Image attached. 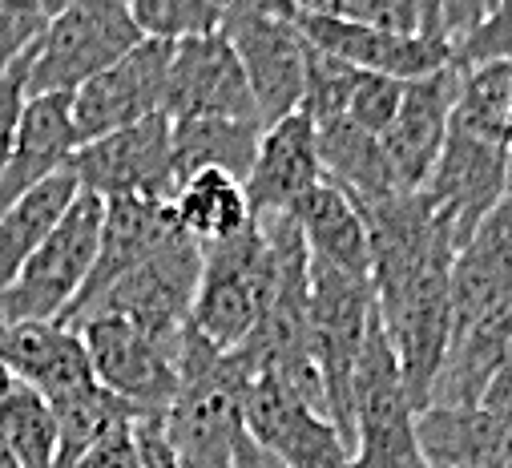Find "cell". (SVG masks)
<instances>
[{
  "instance_id": "obj_1",
  "label": "cell",
  "mask_w": 512,
  "mask_h": 468,
  "mask_svg": "<svg viewBox=\"0 0 512 468\" xmlns=\"http://www.w3.org/2000/svg\"><path fill=\"white\" fill-rule=\"evenodd\" d=\"M246 372L230 351H218L186 327L178 347V396L162 416L166 440L186 468H234L246 436Z\"/></svg>"
},
{
  "instance_id": "obj_2",
  "label": "cell",
  "mask_w": 512,
  "mask_h": 468,
  "mask_svg": "<svg viewBox=\"0 0 512 468\" xmlns=\"http://www.w3.org/2000/svg\"><path fill=\"white\" fill-rule=\"evenodd\" d=\"M279 291V255L263 222H250L242 234L206 247L202 279L190 307V331H198L218 351L242 347L263 323Z\"/></svg>"
},
{
  "instance_id": "obj_3",
  "label": "cell",
  "mask_w": 512,
  "mask_h": 468,
  "mask_svg": "<svg viewBox=\"0 0 512 468\" xmlns=\"http://www.w3.org/2000/svg\"><path fill=\"white\" fill-rule=\"evenodd\" d=\"M105 198L77 190L49 239L25 263L17 283L0 295V327L5 323H61L77 303L101 247Z\"/></svg>"
},
{
  "instance_id": "obj_4",
  "label": "cell",
  "mask_w": 512,
  "mask_h": 468,
  "mask_svg": "<svg viewBox=\"0 0 512 468\" xmlns=\"http://www.w3.org/2000/svg\"><path fill=\"white\" fill-rule=\"evenodd\" d=\"M375 319V287L367 275L311 259V356L323 376L327 412L355 448V368Z\"/></svg>"
},
{
  "instance_id": "obj_5",
  "label": "cell",
  "mask_w": 512,
  "mask_h": 468,
  "mask_svg": "<svg viewBox=\"0 0 512 468\" xmlns=\"http://www.w3.org/2000/svg\"><path fill=\"white\" fill-rule=\"evenodd\" d=\"M291 13L295 9L287 0H238L222 25V37L234 45V53L246 69L263 130L299 113L303 93H307L311 45L299 33Z\"/></svg>"
},
{
  "instance_id": "obj_6",
  "label": "cell",
  "mask_w": 512,
  "mask_h": 468,
  "mask_svg": "<svg viewBox=\"0 0 512 468\" xmlns=\"http://www.w3.org/2000/svg\"><path fill=\"white\" fill-rule=\"evenodd\" d=\"M146 41L134 21L130 0H77L73 9L57 13L45 37L33 49L29 97L41 93H77L85 81L117 65Z\"/></svg>"
},
{
  "instance_id": "obj_7",
  "label": "cell",
  "mask_w": 512,
  "mask_h": 468,
  "mask_svg": "<svg viewBox=\"0 0 512 468\" xmlns=\"http://www.w3.org/2000/svg\"><path fill=\"white\" fill-rule=\"evenodd\" d=\"M101 388L134 404L142 416H166L178 396V343H162L138 323L97 311L77 323Z\"/></svg>"
},
{
  "instance_id": "obj_8",
  "label": "cell",
  "mask_w": 512,
  "mask_h": 468,
  "mask_svg": "<svg viewBox=\"0 0 512 468\" xmlns=\"http://www.w3.org/2000/svg\"><path fill=\"white\" fill-rule=\"evenodd\" d=\"M202 255H206V247L198 239H190L182 226H174L89 315L113 311V315H125L130 323H138L142 331H150L162 343H178L190 327V307H194V291L202 279Z\"/></svg>"
},
{
  "instance_id": "obj_9",
  "label": "cell",
  "mask_w": 512,
  "mask_h": 468,
  "mask_svg": "<svg viewBox=\"0 0 512 468\" xmlns=\"http://www.w3.org/2000/svg\"><path fill=\"white\" fill-rule=\"evenodd\" d=\"M69 174L81 190L97 198H146V202H174L178 174H174V122L154 113L138 126H125L97 142H85Z\"/></svg>"
},
{
  "instance_id": "obj_10",
  "label": "cell",
  "mask_w": 512,
  "mask_h": 468,
  "mask_svg": "<svg viewBox=\"0 0 512 468\" xmlns=\"http://www.w3.org/2000/svg\"><path fill=\"white\" fill-rule=\"evenodd\" d=\"M246 432L283 460V468H351L339 424L279 376H254L246 388Z\"/></svg>"
},
{
  "instance_id": "obj_11",
  "label": "cell",
  "mask_w": 512,
  "mask_h": 468,
  "mask_svg": "<svg viewBox=\"0 0 512 468\" xmlns=\"http://www.w3.org/2000/svg\"><path fill=\"white\" fill-rule=\"evenodd\" d=\"M174 41L146 37L134 53H125L117 65L97 73L73 93V117L81 146L125 126H138L154 113H166V85H170Z\"/></svg>"
},
{
  "instance_id": "obj_12",
  "label": "cell",
  "mask_w": 512,
  "mask_h": 468,
  "mask_svg": "<svg viewBox=\"0 0 512 468\" xmlns=\"http://www.w3.org/2000/svg\"><path fill=\"white\" fill-rule=\"evenodd\" d=\"M508 186H512V158L492 142L476 138L472 130H464L460 122H452L444 154L420 194L448 222L460 251L480 230V222L504 202Z\"/></svg>"
},
{
  "instance_id": "obj_13",
  "label": "cell",
  "mask_w": 512,
  "mask_h": 468,
  "mask_svg": "<svg viewBox=\"0 0 512 468\" xmlns=\"http://www.w3.org/2000/svg\"><path fill=\"white\" fill-rule=\"evenodd\" d=\"M291 17L311 49L351 69H363V73H383L396 81H424L456 61L452 41L444 37L392 33V29H375L351 17H303V13H291Z\"/></svg>"
},
{
  "instance_id": "obj_14",
  "label": "cell",
  "mask_w": 512,
  "mask_h": 468,
  "mask_svg": "<svg viewBox=\"0 0 512 468\" xmlns=\"http://www.w3.org/2000/svg\"><path fill=\"white\" fill-rule=\"evenodd\" d=\"M166 117L170 122H194V117L263 122L254 93H250V81H246V69L222 33L174 41Z\"/></svg>"
},
{
  "instance_id": "obj_15",
  "label": "cell",
  "mask_w": 512,
  "mask_h": 468,
  "mask_svg": "<svg viewBox=\"0 0 512 468\" xmlns=\"http://www.w3.org/2000/svg\"><path fill=\"white\" fill-rule=\"evenodd\" d=\"M456 97H460V65L452 61L448 69L424 77V81H408L404 89V105L396 113L392 130L383 134V150H388L396 178L408 194H420L444 154L448 130H452V113H456Z\"/></svg>"
},
{
  "instance_id": "obj_16",
  "label": "cell",
  "mask_w": 512,
  "mask_h": 468,
  "mask_svg": "<svg viewBox=\"0 0 512 468\" xmlns=\"http://www.w3.org/2000/svg\"><path fill=\"white\" fill-rule=\"evenodd\" d=\"M323 178L327 170L319 154V130L303 109L267 126L259 154H254V166H250V178H246L254 222L271 214H291V206L303 194H311Z\"/></svg>"
},
{
  "instance_id": "obj_17",
  "label": "cell",
  "mask_w": 512,
  "mask_h": 468,
  "mask_svg": "<svg viewBox=\"0 0 512 468\" xmlns=\"http://www.w3.org/2000/svg\"><path fill=\"white\" fill-rule=\"evenodd\" d=\"M174 210L166 202H146V198H109L105 202V226H101V247H97V263L77 295V303L69 307V315L61 319L65 327H77L125 275H130L166 234L174 230Z\"/></svg>"
},
{
  "instance_id": "obj_18",
  "label": "cell",
  "mask_w": 512,
  "mask_h": 468,
  "mask_svg": "<svg viewBox=\"0 0 512 468\" xmlns=\"http://www.w3.org/2000/svg\"><path fill=\"white\" fill-rule=\"evenodd\" d=\"M77 150H81V134H77V117H73V93L29 97L9 170L0 178V214L13 202H21L29 190H37L41 182H49L53 174L69 170Z\"/></svg>"
},
{
  "instance_id": "obj_19",
  "label": "cell",
  "mask_w": 512,
  "mask_h": 468,
  "mask_svg": "<svg viewBox=\"0 0 512 468\" xmlns=\"http://www.w3.org/2000/svg\"><path fill=\"white\" fill-rule=\"evenodd\" d=\"M512 299V186L504 202L480 222V230L456 251L452 267V315L456 331L484 319L492 307Z\"/></svg>"
},
{
  "instance_id": "obj_20",
  "label": "cell",
  "mask_w": 512,
  "mask_h": 468,
  "mask_svg": "<svg viewBox=\"0 0 512 468\" xmlns=\"http://www.w3.org/2000/svg\"><path fill=\"white\" fill-rule=\"evenodd\" d=\"M0 360L13 376L49 400L97 384L89 351L77 327L65 323H5L0 327Z\"/></svg>"
},
{
  "instance_id": "obj_21",
  "label": "cell",
  "mask_w": 512,
  "mask_h": 468,
  "mask_svg": "<svg viewBox=\"0 0 512 468\" xmlns=\"http://www.w3.org/2000/svg\"><path fill=\"white\" fill-rule=\"evenodd\" d=\"M428 468H512V424L488 408L432 404L416 416Z\"/></svg>"
},
{
  "instance_id": "obj_22",
  "label": "cell",
  "mask_w": 512,
  "mask_h": 468,
  "mask_svg": "<svg viewBox=\"0 0 512 468\" xmlns=\"http://www.w3.org/2000/svg\"><path fill=\"white\" fill-rule=\"evenodd\" d=\"M504 364H512V299H504L484 319H476L472 327L452 335L448 360H444L436 388H432V404L476 408L484 400L492 376Z\"/></svg>"
},
{
  "instance_id": "obj_23",
  "label": "cell",
  "mask_w": 512,
  "mask_h": 468,
  "mask_svg": "<svg viewBox=\"0 0 512 468\" xmlns=\"http://www.w3.org/2000/svg\"><path fill=\"white\" fill-rule=\"evenodd\" d=\"M291 218L299 222L311 259H323L339 271L367 275L371 279V239L367 218L355 206L347 190H339L331 178H323L311 194H303L291 206Z\"/></svg>"
},
{
  "instance_id": "obj_24",
  "label": "cell",
  "mask_w": 512,
  "mask_h": 468,
  "mask_svg": "<svg viewBox=\"0 0 512 468\" xmlns=\"http://www.w3.org/2000/svg\"><path fill=\"white\" fill-rule=\"evenodd\" d=\"M315 130H319V154H323L327 178L339 190H347L359 210L408 194L396 178L388 150H383L375 134L351 126L347 117H331V122H319Z\"/></svg>"
},
{
  "instance_id": "obj_25",
  "label": "cell",
  "mask_w": 512,
  "mask_h": 468,
  "mask_svg": "<svg viewBox=\"0 0 512 468\" xmlns=\"http://www.w3.org/2000/svg\"><path fill=\"white\" fill-rule=\"evenodd\" d=\"M263 142V122H234V117H194L174 122V174L178 186L202 170H226L250 178L254 154Z\"/></svg>"
},
{
  "instance_id": "obj_26",
  "label": "cell",
  "mask_w": 512,
  "mask_h": 468,
  "mask_svg": "<svg viewBox=\"0 0 512 468\" xmlns=\"http://www.w3.org/2000/svg\"><path fill=\"white\" fill-rule=\"evenodd\" d=\"M77 190H81L77 178L61 170L0 214V295L17 283L25 263L37 255V247L49 239V230L61 222V214L77 198Z\"/></svg>"
},
{
  "instance_id": "obj_27",
  "label": "cell",
  "mask_w": 512,
  "mask_h": 468,
  "mask_svg": "<svg viewBox=\"0 0 512 468\" xmlns=\"http://www.w3.org/2000/svg\"><path fill=\"white\" fill-rule=\"evenodd\" d=\"M170 210H174V222L202 247L226 243L254 222L246 182L226 174V170H202V174L186 178L178 186Z\"/></svg>"
},
{
  "instance_id": "obj_28",
  "label": "cell",
  "mask_w": 512,
  "mask_h": 468,
  "mask_svg": "<svg viewBox=\"0 0 512 468\" xmlns=\"http://www.w3.org/2000/svg\"><path fill=\"white\" fill-rule=\"evenodd\" d=\"M452 122L512 158V65H460V97Z\"/></svg>"
},
{
  "instance_id": "obj_29",
  "label": "cell",
  "mask_w": 512,
  "mask_h": 468,
  "mask_svg": "<svg viewBox=\"0 0 512 468\" xmlns=\"http://www.w3.org/2000/svg\"><path fill=\"white\" fill-rule=\"evenodd\" d=\"M0 432H5L21 468H53L57 444H61V424H57V412L45 392L17 384V392L0 404Z\"/></svg>"
},
{
  "instance_id": "obj_30",
  "label": "cell",
  "mask_w": 512,
  "mask_h": 468,
  "mask_svg": "<svg viewBox=\"0 0 512 468\" xmlns=\"http://www.w3.org/2000/svg\"><path fill=\"white\" fill-rule=\"evenodd\" d=\"M234 5L238 0H130L142 33L158 41H190V37L222 33Z\"/></svg>"
},
{
  "instance_id": "obj_31",
  "label": "cell",
  "mask_w": 512,
  "mask_h": 468,
  "mask_svg": "<svg viewBox=\"0 0 512 468\" xmlns=\"http://www.w3.org/2000/svg\"><path fill=\"white\" fill-rule=\"evenodd\" d=\"M404 89H408V81L383 77V73H363V69H359L343 117H347L351 126H359V130L383 138V134L392 130L400 105H404Z\"/></svg>"
},
{
  "instance_id": "obj_32",
  "label": "cell",
  "mask_w": 512,
  "mask_h": 468,
  "mask_svg": "<svg viewBox=\"0 0 512 468\" xmlns=\"http://www.w3.org/2000/svg\"><path fill=\"white\" fill-rule=\"evenodd\" d=\"M359 69L311 49L307 57V93H303V113L311 122H331V117H343L347 113V97H351V85H355Z\"/></svg>"
},
{
  "instance_id": "obj_33",
  "label": "cell",
  "mask_w": 512,
  "mask_h": 468,
  "mask_svg": "<svg viewBox=\"0 0 512 468\" xmlns=\"http://www.w3.org/2000/svg\"><path fill=\"white\" fill-rule=\"evenodd\" d=\"M452 49H456V65H492V61L512 65V0H492L484 21Z\"/></svg>"
},
{
  "instance_id": "obj_34",
  "label": "cell",
  "mask_w": 512,
  "mask_h": 468,
  "mask_svg": "<svg viewBox=\"0 0 512 468\" xmlns=\"http://www.w3.org/2000/svg\"><path fill=\"white\" fill-rule=\"evenodd\" d=\"M49 29V13L37 0H0V77H5Z\"/></svg>"
},
{
  "instance_id": "obj_35",
  "label": "cell",
  "mask_w": 512,
  "mask_h": 468,
  "mask_svg": "<svg viewBox=\"0 0 512 468\" xmlns=\"http://www.w3.org/2000/svg\"><path fill=\"white\" fill-rule=\"evenodd\" d=\"M29 69H33V53H25L5 77H0V178L9 170L17 130H21V113L29 105Z\"/></svg>"
},
{
  "instance_id": "obj_36",
  "label": "cell",
  "mask_w": 512,
  "mask_h": 468,
  "mask_svg": "<svg viewBox=\"0 0 512 468\" xmlns=\"http://www.w3.org/2000/svg\"><path fill=\"white\" fill-rule=\"evenodd\" d=\"M343 17L375 29H392V33H424V17L416 0H347Z\"/></svg>"
},
{
  "instance_id": "obj_37",
  "label": "cell",
  "mask_w": 512,
  "mask_h": 468,
  "mask_svg": "<svg viewBox=\"0 0 512 468\" xmlns=\"http://www.w3.org/2000/svg\"><path fill=\"white\" fill-rule=\"evenodd\" d=\"M77 468H142V456H138V420L117 424L109 436H101L77 460Z\"/></svg>"
},
{
  "instance_id": "obj_38",
  "label": "cell",
  "mask_w": 512,
  "mask_h": 468,
  "mask_svg": "<svg viewBox=\"0 0 512 468\" xmlns=\"http://www.w3.org/2000/svg\"><path fill=\"white\" fill-rule=\"evenodd\" d=\"M138 456H142V468H186V464L178 460L174 444L166 440L162 416L138 420Z\"/></svg>"
},
{
  "instance_id": "obj_39",
  "label": "cell",
  "mask_w": 512,
  "mask_h": 468,
  "mask_svg": "<svg viewBox=\"0 0 512 468\" xmlns=\"http://www.w3.org/2000/svg\"><path fill=\"white\" fill-rule=\"evenodd\" d=\"M488 9H492V0H440V17H444L448 41L456 45L460 37H468L484 21Z\"/></svg>"
},
{
  "instance_id": "obj_40",
  "label": "cell",
  "mask_w": 512,
  "mask_h": 468,
  "mask_svg": "<svg viewBox=\"0 0 512 468\" xmlns=\"http://www.w3.org/2000/svg\"><path fill=\"white\" fill-rule=\"evenodd\" d=\"M480 408H488L492 416H500L504 424H512V364H504V368L492 376V384H488Z\"/></svg>"
},
{
  "instance_id": "obj_41",
  "label": "cell",
  "mask_w": 512,
  "mask_h": 468,
  "mask_svg": "<svg viewBox=\"0 0 512 468\" xmlns=\"http://www.w3.org/2000/svg\"><path fill=\"white\" fill-rule=\"evenodd\" d=\"M234 468H283V460L275 452H267L263 444H254L250 432L238 440V452H234Z\"/></svg>"
},
{
  "instance_id": "obj_42",
  "label": "cell",
  "mask_w": 512,
  "mask_h": 468,
  "mask_svg": "<svg viewBox=\"0 0 512 468\" xmlns=\"http://www.w3.org/2000/svg\"><path fill=\"white\" fill-rule=\"evenodd\" d=\"M287 5L303 17H343L347 0H287Z\"/></svg>"
},
{
  "instance_id": "obj_43",
  "label": "cell",
  "mask_w": 512,
  "mask_h": 468,
  "mask_svg": "<svg viewBox=\"0 0 512 468\" xmlns=\"http://www.w3.org/2000/svg\"><path fill=\"white\" fill-rule=\"evenodd\" d=\"M416 5H420V17H424V33L448 41V33H444V17H440V0H416Z\"/></svg>"
},
{
  "instance_id": "obj_44",
  "label": "cell",
  "mask_w": 512,
  "mask_h": 468,
  "mask_svg": "<svg viewBox=\"0 0 512 468\" xmlns=\"http://www.w3.org/2000/svg\"><path fill=\"white\" fill-rule=\"evenodd\" d=\"M17 384H21V380L13 376V368H9L5 360H0V404H5V400L17 392Z\"/></svg>"
},
{
  "instance_id": "obj_45",
  "label": "cell",
  "mask_w": 512,
  "mask_h": 468,
  "mask_svg": "<svg viewBox=\"0 0 512 468\" xmlns=\"http://www.w3.org/2000/svg\"><path fill=\"white\" fill-rule=\"evenodd\" d=\"M37 5H41V9L49 13V21H53L57 13H65V9H73V5H77V0H37Z\"/></svg>"
},
{
  "instance_id": "obj_46",
  "label": "cell",
  "mask_w": 512,
  "mask_h": 468,
  "mask_svg": "<svg viewBox=\"0 0 512 468\" xmlns=\"http://www.w3.org/2000/svg\"><path fill=\"white\" fill-rule=\"evenodd\" d=\"M0 468H21V460L13 456V448H9V440H5V432H0Z\"/></svg>"
}]
</instances>
